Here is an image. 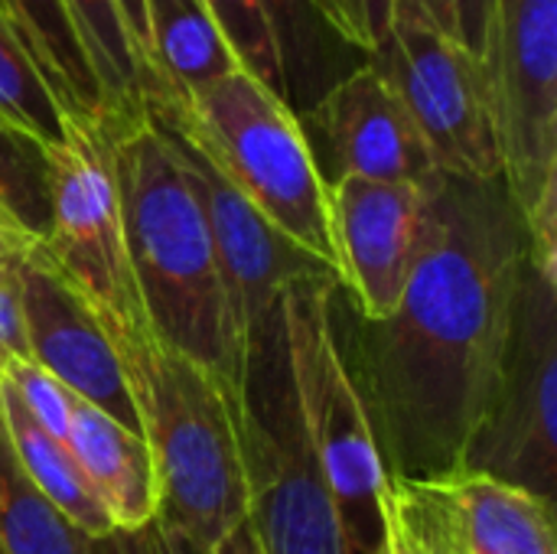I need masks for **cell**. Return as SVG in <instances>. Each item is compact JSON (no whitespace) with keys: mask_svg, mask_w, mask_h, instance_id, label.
<instances>
[{"mask_svg":"<svg viewBox=\"0 0 557 554\" xmlns=\"http://www.w3.org/2000/svg\"><path fill=\"white\" fill-rule=\"evenodd\" d=\"M490 10H493V0H454V13H457V39H460V46H463V49H470L476 59H480V52H483Z\"/></svg>","mask_w":557,"mask_h":554,"instance_id":"f546056e","label":"cell"},{"mask_svg":"<svg viewBox=\"0 0 557 554\" xmlns=\"http://www.w3.org/2000/svg\"><path fill=\"white\" fill-rule=\"evenodd\" d=\"M326 219L343 291L359 320H385L411 281L428 229V189L339 176L326 183Z\"/></svg>","mask_w":557,"mask_h":554,"instance_id":"7c38bea8","label":"cell"},{"mask_svg":"<svg viewBox=\"0 0 557 554\" xmlns=\"http://www.w3.org/2000/svg\"><path fill=\"white\" fill-rule=\"evenodd\" d=\"M310 150L320 144L330 160L326 183L362 176L428 189L441 170L392 85L366 62L339 78L307 114H300Z\"/></svg>","mask_w":557,"mask_h":554,"instance_id":"5bb4252c","label":"cell"},{"mask_svg":"<svg viewBox=\"0 0 557 554\" xmlns=\"http://www.w3.org/2000/svg\"><path fill=\"white\" fill-rule=\"evenodd\" d=\"M10 359H29V349H26L16 281H0V369Z\"/></svg>","mask_w":557,"mask_h":554,"instance_id":"83f0119b","label":"cell"},{"mask_svg":"<svg viewBox=\"0 0 557 554\" xmlns=\"http://www.w3.org/2000/svg\"><path fill=\"white\" fill-rule=\"evenodd\" d=\"M0 127L36 144L39 150L62 140L65 114L36 65L0 20Z\"/></svg>","mask_w":557,"mask_h":554,"instance_id":"603a6c76","label":"cell"},{"mask_svg":"<svg viewBox=\"0 0 557 554\" xmlns=\"http://www.w3.org/2000/svg\"><path fill=\"white\" fill-rule=\"evenodd\" d=\"M532 238L506 176L441 173L401 304L359 320L346 353L392 483L467 470L509 362Z\"/></svg>","mask_w":557,"mask_h":554,"instance_id":"6da1fadb","label":"cell"},{"mask_svg":"<svg viewBox=\"0 0 557 554\" xmlns=\"http://www.w3.org/2000/svg\"><path fill=\"white\" fill-rule=\"evenodd\" d=\"M16 291L29 359L55 376L75 398L140 434L121 359L88 300L62 274L46 235L23 255L16 268Z\"/></svg>","mask_w":557,"mask_h":554,"instance_id":"4fadbf2b","label":"cell"},{"mask_svg":"<svg viewBox=\"0 0 557 554\" xmlns=\"http://www.w3.org/2000/svg\"><path fill=\"white\" fill-rule=\"evenodd\" d=\"M401 10V13H411V16H421L424 23H431L437 33L457 39V13H454V0H395L392 3V13ZM460 42V39H457Z\"/></svg>","mask_w":557,"mask_h":554,"instance_id":"4dcf8cb0","label":"cell"},{"mask_svg":"<svg viewBox=\"0 0 557 554\" xmlns=\"http://www.w3.org/2000/svg\"><path fill=\"white\" fill-rule=\"evenodd\" d=\"M274 29L284 95L290 111L307 114L339 78L369 62L359 49L343 42L310 0H261Z\"/></svg>","mask_w":557,"mask_h":554,"instance_id":"ffe728a7","label":"cell"},{"mask_svg":"<svg viewBox=\"0 0 557 554\" xmlns=\"http://www.w3.org/2000/svg\"><path fill=\"white\" fill-rule=\"evenodd\" d=\"M424 490L447 554H557L552 500L473 470Z\"/></svg>","mask_w":557,"mask_h":554,"instance_id":"9a60e30c","label":"cell"},{"mask_svg":"<svg viewBox=\"0 0 557 554\" xmlns=\"http://www.w3.org/2000/svg\"><path fill=\"white\" fill-rule=\"evenodd\" d=\"M206 7H209L212 20L225 39V46L232 49L238 69L287 101L281 56H277L274 29H271L264 3L261 0H206Z\"/></svg>","mask_w":557,"mask_h":554,"instance_id":"cb8c5ba5","label":"cell"},{"mask_svg":"<svg viewBox=\"0 0 557 554\" xmlns=\"http://www.w3.org/2000/svg\"><path fill=\"white\" fill-rule=\"evenodd\" d=\"M467 470L496 477L555 503L557 281L542 278L532 261L519 294L499 398L470 451Z\"/></svg>","mask_w":557,"mask_h":554,"instance_id":"30bf717a","label":"cell"},{"mask_svg":"<svg viewBox=\"0 0 557 554\" xmlns=\"http://www.w3.org/2000/svg\"><path fill=\"white\" fill-rule=\"evenodd\" d=\"M153 72L163 95L186 101L209 82L238 69L206 0H144ZM153 101V98H150Z\"/></svg>","mask_w":557,"mask_h":554,"instance_id":"d6986e66","label":"cell"},{"mask_svg":"<svg viewBox=\"0 0 557 554\" xmlns=\"http://www.w3.org/2000/svg\"><path fill=\"white\" fill-rule=\"evenodd\" d=\"M209 153L222 176L300 251L336 271L326 183L300 118L258 78L235 69L186 101L153 98Z\"/></svg>","mask_w":557,"mask_h":554,"instance_id":"277c9868","label":"cell"},{"mask_svg":"<svg viewBox=\"0 0 557 554\" xmlns=\"http://www.w3.org/2000/svg\"><path fill=\"white\" fill-rule=\"evenodd\" d=\"M137 542V554H215L212 549L199 545L193 535L166 526L163 519H150V526H144L137 535H131Z\"/></svg>","mask_w":557,"mask_h":554,"instance_id":"f1b7e54d","label":"cell"},{"mask_svg":"<svg viewBox=\"0 0 557 554\" xmlns=\"http://www.w3.org/2000/svg\"><path fill=\"white\" fill-rule=\"evenodd\" d=\"M69 16L82 36L88 62L101 82L111 118H127L144 111L140 65L134 59L131 39L117 16L114 0H65Z\"/></svg>","mask_w":557,"mask_h":554,"instance_id":"7402d4cb","label":"cell"},{"mask_svg":"<svg viewBox=\"0 0 557 554\" xmlns=\"http://www.w3.org/2000/svg\"><path fill=\"white\" fill-rule=\"evenodd\" d=\"M65 444L108 509L117 535H137L150 526L157 516V477L140 434L75 398Z\"/></svg>","mask_w":557,"mask_h":554,"instance_id":"2e32d148","label":"cell"},{"mask_svg":"<svg viewBox=\"0 0 557 554\" xmlns=\"http://www.w3.org/2000/svg\"><path fill=\"white\" fill-rule=\"evenodd\" d=\"M39 153L49 202V225L42 232L62 274L88 300L98 320H144L124 248L117 180L101 118L65 114L62 140Z\"/></svg>","mask_w":557,"mask_h":554,"instance_id":"52a82bcc","label":"cell"},{"mask_svg":"<svg viewBox=\"0 0 557 554\" xmlns=\"http://www.w3.org/2000/svg\"><path fill=\"white\" fill-rule=\"evenodd\" d=\"M98 323L121 359L153 460L157 519L215 552L248 519L238 395L206 366L166 346L147 320Z\"/></svg>","mask_w":557,"mask_h":554,"instance_id":"3957f363","label":"cell"},{"mask_svg":"<svg viewBox=\"0 0 557 554\" xmlns=\"http://www.w3.org/2000/svg\"><path fill=\"white\" fill-rule=\"evenodd\" d=\"M0 20L69 118H111L65 0H0Z\"/></svg>","mask_w":557,"mask_h":554,"instance_id":"e0dca14e","label":"cell"},{"mask_svg":"<svg viewBox=\"0 0 557 554\" xmlns=\"http://www.w3.org/2000/svg\"><path fill=\"white\" fill-rule=\"evenodd\" d=\"M310 3L343 42H349L362 56H372L388 36L395 0H310Z\"/></svg>","mask_w":557,"mask_h":554,"instance_id":"484cf974","label":"cell"},{"mask_svg":"<svg viewBox=\"0 0 557 554\" xmlns=\"http://www.w3.org/2000/svg\"><path fill=\"white\" fill-rule=\"evenodd\" d=\"M0 549L3 554H95L82 535L26 477L0 418Z\"/></svg>","mask_w":557,"mask_h":554,"instance_id":"44dd1931","label":"cell"},{"mask_svg":"<svg viewBox=\"0 0 557 554\" xmlns=\"http://www.w3.org/2000/svg\"><path fill=\"white\" fill-rule=\"evenodd\" d=\"M0 418L7 424L20 467L39 487V493L91 542L114 539L117 529L108 509L101 506L98 493L91 490L88 477L75 464L69 444L36 424V418L26 411V405L20 402V395L3 376H0Z\"/></svg>","mask_w":557,"mask_h":554,"instance_id":"ac0fdd59","label":"cell"},{"mask_svg":"<svg viewBox=\"0 0 557 554\" xmlns=\"http://www.w3.org/2000/svg\"><path fill=\"white\" fill-rule=\"evenodd\" d=\"M101 124L111 144L124 248L147 327L238 395L242 346L215 242L176 150L147 111L101 118Z\"/></svg>","mask_w":557,"mask_h":554,"instance_id":"7a4b0ae2","label":"cell"},{"mask_svg":"<svg viewBox=\"0 0 557 554\" xmlns=\"http://www.w3.org/2000/svg\"><path fill=\"white\" fill-rule=\"evenodd\" d=\"M480 62L503 176L529 219L557 189V0H493Z\"/></svg>","mask_w":557,"mask_h":554,"instance_id":"ba28073f","label":"cell"},{"mask_svg":"<svg viewBox=\"0 0 557 554\" xmlns=\"http://www.w3.org/2000/svg\"><path fill=\"white\" fill-rule=\"evenodd\" d=\"M0 554H3V549H0Z\"/></svg>","mask_w":557,"mask_h":554,"instance_id":"836d02e7","label":"cell"},{"mask_svg":"<svg viewBox=\"0 0 557 554\" xmlns=\"http://www.w3.org/2000/svg\"><path fill=\"white\" fill-rule=\"evenodd\" d=\"M369 65L392 85L447 176H503L483 62L421 16L392 13L385 42Z\"/></svg>","mask_w":557,"mask_h":554,"instance_id":"9c48e42d","label":"cell"},{"mask_svg":"<svg viewBox=\"0 0 557 554\" xmlns=\"http://www.w3.org/2000/svg\"><path fill=\"white\" fill-rule=\"evenodd\" d=\"M248 522L261 554H346L336 503L294 392L284 317L248 340L238 389Z\"/></svg>","mask_w":557,"mask_h":554,"instance_id":"8992f818","label":"cell"},{"mask_svg":"<svg viewBox=\"0 0 557 554\" xmlns=\"http://www.w3.org/2000/svg\"><path fill=\"white\" fill-rule=\"evenodd\" d=\"M39 232H7L0 229V281H16L23 255L39 242Z\"/></svg>","mask_w":557,"mask_h":554,"instance_id":"1f68e13d","label":"cell"},{"mask_svg":"<svg viewBox=\"0 0 557 554\" xmlns=\"http://www.w3.org/2000/svg\"><path fill=\"white\" fill-rule=\"evenodd\" d=\"M215 554H261V545H258V539H255V529H251V522L245 519L219 549Z\"/></svg>","mask_w":557,"mask_h":554,"instance_id":"d6a6232c","label":"cell"},{"mask_svg":"<svg viewBox=\"0 0 557 554\" xmlns=\"http://www.w3.org/2000/svg\"><path fill=\"white\" fill-rule=\"evenodd\" d=\"M336 278L290 284L281 294L284 340L300 415L336 503L346 554H379L392 477L336 330Z\"/></svg>","mask_w":557,"mask_h":554,"instance_id":"5b68a950","label":"cell"},{"mask_svg":"<svg viewBox=\"0 0 557 554\" xmlns=\"http://www.w3.org/2000/svg\"><path fill=\"white\" fill-rule=\"evenodd\" d=\"M114 7H117V16L124 23L127 39H131L134 59L140 65V91H144V101L160 98L163 88H160V78L153 72V52H150V33H147V3L144 0H114Z\"/></svg>","mask_w":557,"mask_h":554,"instance_id":"4316f807","label":"cell"},{"mask_svg":"<svg viewBox=\"0 0 557 554\" xmlns=\"http://www.w3.org/2000/svg\"><path fill=\"white\" fill-rule=\"evenodd\" d=\"M147 118L157 124V131L166 137V144L176 150L189 186L206 212L222 281H225V297L232 310V327L242 346V359L248 349V340L277 313L281 294L290 284L300 281H317V278H336L339 274L290 245L225 176L222 170L209 160V153L180 127V121L163 111L160 104H144Z\"/></svg>","mask_w":557,"mask_h":554,"instance_id":"8fae6325","label":"cell"},{"mask_svg":"<svg viewBox=\"0 0 557 554\" xmlns=\"http://www.w3.org/2000/svg\"><path fill=\"white\" fill-rule=\"evenodd\" d=\"M0 376L13 385V392L20 395V402L26 405V411L36 418V424L42 431H49L59 441L69 438V421H72L75 395L55 376H49L33 359H10L0 369Z\"/></svg>","mask_w":557,"mask_h":554,"instance_id":"d4e9b609","label":"cell"}]
</instances>
